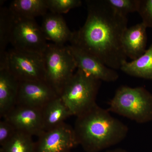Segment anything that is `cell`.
<instances>
[{
	"label": "cell",
	"mask_w": 152,
	"mask_h": 152,
	"mask_svg": "<svg viewBox=\"0 0 152 152\" xmlns=\"http://www.w3.org/2000/svg\"><path fill=\"white\" fill-rule=\"evenodd\" d=\"M84 24L73 32L70 43L94 55L113 69H120L126 61L122 38L128 28L126 16L119 13L107 0H87Z\"/></svg>",
	"instance_id": "obj_1"
},
{
	"label": "cell",
	"mask_w": 152,
	"mask_h": 152,
	"mask_svg": "<svg viewBox=\"0 0 152 152\" xmlns=\"http://www.w3.org/2000/svg\"><path fill=\"white\" fill-rule=\"evenodd\" d=\"M74 131L86 152H99L124 140L127 126L97 104L77 117Z\"/></svg>",
	"instance_id": "obj_2"
},
{
	"label": "cell",
	"mask_w": 152,
	"mask_h": 152,
	"mask_svg": "<svg viewBox=\"0 0 152 152\" xmlns=\"http://www.w3.org/2000/svg\"><path fill=\"white\" fill-rule=\"evenodd\" d=\"M109 110L139 124L152 121V94L142 87H120L109 103Z\"/></svg>",
	"instance_id": "obj_3"
},
{
	"label": "cell",
	"mask_w": 152,
	"mask_h": 152,
	"mask_svg": "<svg viewBox=\"0 0 152 152\" xmlns=\"http://www.w3.org/2000/svg\"><path fill=\"white\" fill-rule=\"evenodd\" d=\"M101 82L77 69L60 96L72 116H78L97 104Z\"/></svg>",
	"instance_id": "obj_4"
},
{
	"label": "cell",
	"mask_w": 152,
	"mask_h": 152,
	"mask_svg": "<svg viewBox=\"0 0 152 152\" xmlns=\"http://www.w3.org/2000/svg\"><path fill=\"white\" fill-rule=\"evenodd\" d=\"M45 81L60 96L64 87L77 69L67 45L48 44L42 54Z\"/></svg>",
	"instance_id": "obj_5"
},
{
	"label": "cell",
	"mask_w": 152,
	"mask_h": 152,
	"mask_svg": "<svg viewBox=\"0 0 152 152\" xmlns=\"http://www.w3.org/2000/svg\"><path fill=\"white\" fill-rule=\"evenodd\" d=\"M4 67L19 82L46 81L42 54L11 49L0 56V68Z\"/></svg>",
	"instance_id": "obj_6"
},
{
	"label": "cell",
	"mask_w": 152,
	"mask_h": 152,
	"mask_svg": "<svg viewBox=\"0 0 152 152\" xmlns=\"http://www.w3.org/2000/svg\"><path fill=\"white\" fill-rule=\"evenodd\" d=\"M13 15L10 43L13 48L43 54L48 43L41 26L35 19L20 18Z\"/></svg>",
	"instance_id": "obj_7"
},
{
	"label": "cell",
	"mask_w": 152,
	"mask_h": 152,
	"mask_svg": "<svg viewBox=\"0 0 152 152\" xmlns=\"http://www.w3.org/2000/svg\"><path fill=\"white\" fill-rule=\"evenodd\" d=\"M78 145L74 128L64 123L38 137L35 152H70Z\"/></svg>",
	"instance_id": "obj_8"
},
{
	"label": "cell",
	"mask_w": 152,
	"mask_h": 152,
	"mask_svg": "<svg viewBox=\"0 0 152 152\" xmlns=\"http://www.w3.org/2000/svg\"><path fill=\"white\" fill-rule=\"evenodd\" d=\"M58 96V95L46 81H21L17 105L42 109Z\"/></svg>",
	"instance_id": "obj_9"
},
{
	"label": "cell",
	"mask_w": 152,
	"mask_h": 152,
	"mask_svg": "<svg viewBox=\"0 0 152 152\" xmlns=\"http://www.w3.org/2000/svg\"><path fill=\"white\" fill-rule=\"evenodd\" d=\"M67 46L73 56L77 69L101 81L113 82L118 79L116 70L106 66L96 57L72 45Z\"/></svg>",
	"instance_id": "obj_10"
},
{
	"label": "cell",
	"mask_w": 152,
	"mask_h": 152,
	"mask_svg": "<svg viewBox=\"0 0 152 152\" xmlns=\"http://www.w3.org/2000/svg\"><path fill=\"white\" fill-rule=\"evenodd\" d=\"M42 110L16 105L4 118L10 122L17 131L38 137L45 132Z\"/></svg>",
	"instance_id": "obj_11"
},
{
	"label": "cell",
	"mask_w": 152,
	"mask_h": 152,
	"mask_svg": "<svg viewBox=\"0 0 152 152\" xmlns=\"http://www.w3.org/2000/svg\"><path fill=\"white\" fill-rule=\"evenodd\" d=\"M19 83L6 67L0 68V117L4 118L17 105Z\"/></svg>",
	"instance_id": "obj_12"
},
{
	"label": "cell",
	"mask_w": 152,
	"mask_h": 152,
	"mask_svg": "<svg viewBox=\"0 0 152 152\" xmlns=\"http://www.w3.org/2000/svg\"><path fill=\"white\" fill-rule=\"evenodd\" d=\"M43 17L41 27L47 40L60 46L70 42L73 32L68 28L61 15L50 12Z\"/></svg>",
	"instance_id": "obj_13"
},
{
	"label": "cell",
	"mask_w": 152,
	"mask_h": 152,
	"mask_svg": "<svg viewBox=\"0 0 152 152\" xmlns=\"http://www.w3.org/2000/svg\"><path fill=\"white\" fill-rule=\"evenodd\" d=\"M147 28L141 22L125 30L122 38V44L127 58L135 60L146 50Z\"/></svg>",
	"instance_id": "obj_14"
},
{
	"label": "cell",
	"mask_w": 152,
	"mask_h": 152,
	"mask_svg": "<svg viewBox=\"0 0 152 152\" xmlns=\"http://www.w3.org/2000/svg\"><path fill=\"white\" fill-rule=\"evenodd\" d=\"M42 111L45 131L50 130L62 124L68 118L72 116L60 96L50 101Z\"/></svg>",
	"instance_id": "obj_15"
},
{
	"label": "cell",
	"mask_w": 152,
	"mask_h": 152,
	"mask_svg": "<svg viewBox=\"0 0 152 152\" xmlns=\"http://www.w3.org/2000/svg\"><path fill=\"white\" fill-rule=\"evenodd\" d=\"M120 70L132 77L152 80V44L137 58L125 61Z\"/></svg>",
	"instance_id": "obj_16"
},
{
	"label": "cell",
	"mask_w": 152,
	"mask_h": 152,
	"mask_svg": "<svg viewBox=\"0 0 152 152\" xmlns=\"http://www.w3.org/2000/svg\"><path fill=\"white\" fill-rule=\"evenodd\" d=\"M9 9L15 16L29 19L44 16L48 10L46 0H15Z\"/></svg>",
	"instance_id": "obj_17"
},
{
	"label": "cell",
	"mask_w": 152,
	"mask_h": 152,
	"mask_svg": "<svg viewBox=\"0 0 152 152\" xmlns=\"http://www.w3.org/2000/svg\"><path fill=\"white\" fill-rule=\"evenodd\" d=\"M0 152H35L33 136L17 131L13 137L1 147Z\"/></svg>",
	"instance_id": "obj_18"
},
{
	"label": "cell",
	"mask_w": 152,
	"mask_h": 152,
	"mask_svg": "<svg viewBox=\"0 0 152 152\" xmlns=\"http://www.w3.org/2000/svg\"><path fill=\"white\" fill-rule=\"evenodd\" d=\"M14 16L9 8L0 9V56L6 53L10 38Z\"/></svg>",
	"instance_id": "obj_19"
},
{
	"label": "cell",
	"mask_w": 152,
	"mask_h": 152,
	"mask_svg": "<svg viewBox=\"0 0 152 152\" xmlns=\"http://www.w3.org/2000/svg\"><path fill=\"white\" fill-rule=\"evenodd\" d=\"M48 10L50 12L61 15L82 4L80 0H46Z\"/></svg>",
	"instance_id": "obj_20"
},
{
	"label": "cell",
	"mask_w": 152,
	"mask_h": 152,
	"mask_svg": "<svg viewBox=\"0 0 152 152\" xmlns=\"http://www.w3.org/2000/svg\"><path fill=\"white\" fill-rule=\"evenodd\" d=\"M107 1L117 12L127 17L129 14L138 12L140 0H107Z\"/></svg>",
	"instance_id": "obj_21"
},
{
	"label": "cell",
	"mask_w": 152,
	"mask_h": 152,
	"mask_svg": "<svg viewBox=\"0 0 152 152\" xmlns=\"http://www.w3.org/2000/svg\"><path fill=\"white\" fill-rule=\"evenodd\" d=\"M138 13L142 23L147 28H152V0H140Z\"/></svg>",
	"instance_id": "obj_22"
},
{
	"label": "cell",
	"mask_w": 152,
	"mask_h": 152,
	"mask_svg": "<svg viewBox=\"0 0 152 152\" xmlns=\"http://www.w3.org/2000/svg\"><path fill=\"white\" fill-rule=\"evenodd\" d=\"M3 119L0 121V145L1 147L10 141L18 131L7 120Z\"/></svg>",
	"instance_id": "obj_23"
},
{
	"label": "cell",
	"mask_w": 152,
	"mask_h": 152,
	"mask_svg": "<svg viewBox=\"0 0 152 152\" xmlns=\"http://www.w3.org/2000/svg\"><path fill=\"white\" fill-rule=\"evenodd\" d=\"M106 152H129L122 148H117L115 149L109 150Z\"/></svg>",
	"instance_id": "obj_24"
}]
</instances>
